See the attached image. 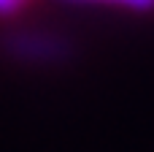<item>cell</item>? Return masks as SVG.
I'll use <instances>...</instances> for the list:
<instances>
[{"instance_id":"cell-1","label":"cell","mask_w":154,"mask_h":152,"mask_svg":"<svg viewBox=\"0 0 154 152\" xmlns=\"http://www.w3.org/2000/svg\"><path fill=\"white\" fill-rule=\"evenodd\" d=\"M8 52L24 60H35V63H57L62 60L70 49L62 38L54 35H32V33H16L5 41Z\"/></svg>"},{"instance_id":"cell-2","label":"cell","mask_w":154,"mask_h":152,"mask_svg":"<svg viewBox=\"0 0 154 152\" xmlns=\"http://www.w3.org/2000/svg\"><path fill=\"white\" fill-rule=\"evenodd\" d=\"M108 3H122L133 11H154V0H108Z\"/></svg>"},{"instance_id":"cell-3","label":"cell","mask_w":154,"mask_h":152,"mask_svg":"<svg viewBox=\"0 0 154 152\" xmlns=\"http://www.w3.org/2000/svg\"><path fill=\"white\" fill-rule=\"evenodd\" d=\"M19 5H22L19 0H0V16H11Z\"/></svg>"},{"instance_id":"cell-4","label":"cell","mask_w":154,"mask_h":152,"mask_svg":"<svg viewBox=\"0 0 154 152\" xmlns=\"http://www.w3.org/2000/svg\"><path fill=\"white\" fill-rule=\"evenodd\" d=\"M19 3H24V0H19Z\"/></svg>"}]
</instances>
